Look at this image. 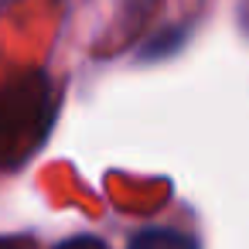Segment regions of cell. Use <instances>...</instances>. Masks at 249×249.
Wrapping results in <instances>:
<instances>
[{
  "mask_svg": "<svg viewBox=\"0 0 249 249\" xmlns=\"http://www.w3.org/2000/svg\"><path fill=\"white\" fill-rule=\"evenodd\" d=\"M126 249H201L195 235L171 229V225H147L140 232H133Z\"/></svg>",
  "mask_w": 249,
  "mask_h": 249,
  "instance_id": "obj_1",
  "label": "cell"
},
{
  "mask_svg": "<svg viewBox=\"0 0 249 249\" xmlns=\"http://www.w3.org/2000/svg\"><path fill=\"white\" fill-rule=\"evenodd\" d=\"M55 249H109L99 235H69V239H62Z\"/></svg>",
  "mask_w": 249,
  "mask_h": 249,
  "instance_id": "obj_2",
  "label": "cell"
},
{
  "mask_svg": "<svg viewBox=\"0 0 249 249\" xmlns=\"http://www.w3.org/2000/svg\"><path fill=\"white\" fill-rule=\"evenodd\" d=\"M0 249H35V242L24 235H0Z\"/></svg>",
  "mask_w": 249,
  "mask_h": 249,
  "instance_id": "obj_3",
  "label": "cell"
},
{
  "mask_svg": "<svg viewBox=\"0 0 249 249\" xmlns=\"http://www.w3.org/2000/svg\"><path fill=\"white\" fill-rule=\"evenodd\" d=\"M239 31L249 38V0H239Z\"/></svg>",
  "mask_w": 249,
  "mask_h": 249,
  "instance_id": "obj_4",
  "label": "cell"
}]
</instances>
